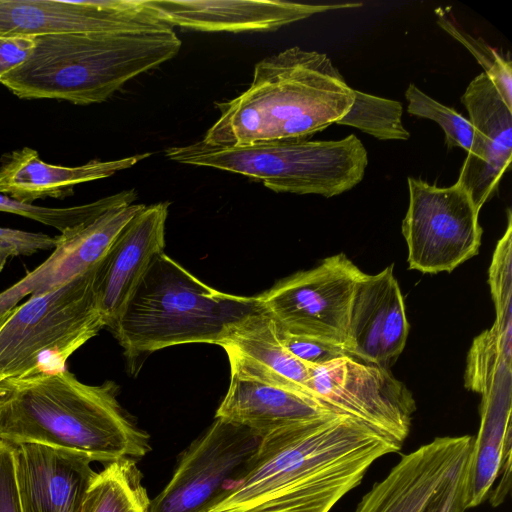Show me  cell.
Instances as JSON below:
<instances>
[{
    "label": "cell",
    "mask_w": 512,
    "mask_h": 512,
    "mask_svg": "<svg viewBox=\"0 0 512 512\" xmlns=\"http://www.w3.org/2000/svg\"><path fill=\"white\" fill-rule=\"evenodd\" d=\"M1 381H2V379H1V377H0V383H1Z\"/></svg>",
    "instance_id": "1f68e13d"
},
{
    "label": "cell",
    "mask_w": 512,
    "mask_h": 512,
    "mask_svg": "<svg viewBox=\"0 0 512 512\" xmlns=\"http://www.w3.org/2000/svg\"><path fill=\"white\" fill-rule=\"evenodd\" d=\"M171 27L204 32L274 31L312 15L362 3H295L272 0H143Z\"/></svg>",
    "instance_id": "ac0fdd59"
},
{
    "label": "cell",
    "mask_w": 512,
    "mask_h": 512,
    "mask_svg": "<svg viewBox=\"0 0 512 512\" xmlns=\"http://www.w3.org/2000/svg\"><path fill=\"white\" fill-rule=\"evenodd\" d=\"M408 333L409 323L393 265L374 275L363 273L349 311L345 346L351 357L385 366L403 351Z\"/></svg>",
    "instance_id": "2e32d148"
},
{
    "label": "cell",
    "mask_w": 512,
    "mask_h": 512,
    "mask_svg": "<svg viewBox=\"0 0 512 512\" xmlns=\"http://www.w3.org/2000/svg\"><path fill=\"white\" fill-rule=\"evenodd\" d=\"M57 243L58 236L0 227V272L10 257L54 249Z\"/></svg>",
    "instance_id": "f1b7e54d"
},
{
    "label": "cell",
    "mask_w": 512,
    "mask_h": 512,
    "mask_svg": "<svg viewBox=\"0 0 512 512\" xmlns=\"http://www.w3.org/2000/svg\"><path fill=\"white\" fill-rule=\"evenodd\" d=\"M279 334L287 350L308 365L319 366L341 357H351L343 344L312 336L293 334L280 328Z\"/></svg>",
    "instance_id": "83f0119b"
},
{
    "label": "cell",
    "mask_w": 512,
    "mask_h": 512,
    "mask_svg": "<svg viewBox=\"0 0 512 512\" xmlns=\"http://www.w3.org/2000/svg\"><path fill=\"white\" fill-rule=\"evenodd\" d=\"M97 265L9 313L0 325L2 380L65 370L68 358L106 327L94 288Z\"/></svg>",
    "instance_id": "52a82bcc"
},
{
    "label": "cell",
    "mask_w": 512,
    "mask_h": 512,
    "mask_svg": "<svg viewBox=\"0 0 512 512\" xmlns=\"http://www.w3.org/2000/svg\"><path fill=\"white\" fill-rule=\"evenodd\" d=\"M473 128V141L458 177L480 211L497 191L512 158V110L481 73L461 97Z\"/></svg>",
    "instance_id": "9a60e30c"
},
{
    "label": "cell",
    "mask_w": 512,
    "mask_h": 512,
    "mask_svg": "<svg viewBox=\"0 0 512 512\" xmlns=\"http://www.w3.org/2000/svg\"><path fill=\"white\" fill-rule=\"evenodd\" d=\"M137 192L125 190L98 199L96 201L71 207H43L20 202L0 193V212L12 213L46 226L57 229L60 233L91 220L111 207L124 203H134Z\"/></svg>",
    "instance_id": "cb8c5ba5"
},
{
    "label": "cell",
    "mask_w": 512,
    "mask_h": 512,
    "mask_svg": "<svg viewBox=\"0 0 512 512\" xmlns=\"http://www.w3.org/2000/svg\"><path fill=\"white\" fill-rule=\"evenodd\" d=\"M262 310L257 297L218 291L161 252L109 329L134 360L179 344L221 346L238 325Z\"/></svg>",
    "instance_id": "5b68a950"
},
{
    "label": "cell",
    "mask_w": 512,
    "mask_h": 512,
    "mask_svg": "<svg viewBox=\"0 0 512 512\" xmlns=\"http://www.w3.org/2000/svg\"><path fill=\"white\" fill-rule=\"evenodd\" d=\"M348 86L324 53L287 48L256 63L248 88L216 103L220 112L202 142L213 146L309 139L350 109Z\"/></svg>",
    "instance_id": "3957f363"
},
{
    "label": "cell",
    "mask_w": 512,
    "mask_h": 512,
    "mask_svg": "<svg viewBox=\"0 0 512 512\" xmlns=\"http://www.w3.org/2000/svg\"><path fill=\"white\" fill-rule=\"evenodd\" d=\"M402 113L398 101L353 89L352 105L336 124L354 127L379 140H407L410 133L402 123Z\"/></svg>",
    "instance_id": "d4e9b609"
},
{
    "label": "cell",
    "mask_w": 512,
    "mask_h": 512,
    "mask_svg": "<svg viewBox=\"0 0 512 512\" xmlns=\"http://www.w3.org/2000/svg\"><path fill=\"white\" fill-rule=\"evenodd\" d=\"M0 512H23L16 478L15 445L0 439Z\"/></svg>",
    "instance_id": "f546056e"
},
{
    "label": "cell",
    "mask_w": 512,
    "mask_h": 512,
    "mask_svg": "<svg viewBox=\"0 0 512 512\" xmlns=\"http://www.w3.org/2000/svg\"><path fill=\"white\" fill-rule=\"evenodd\" d=\"M151 154L146 152L110 161L91 160L80 166L69 167L46 163L36 150L24 147L3 159L0 193L30 204L47 197L64 198L73 193L75 186L110 177Z\"/></svg>",
    "instance_id": "7402d4cb"
},
{
    "label": "cell",
    "mask_w": 512,
    "mask_h": 512,
    "mask_svg": "<svg viewBox=\"0 0 512 512\" xmlns=\"http://www.w3.org/2000/svg\"><path fill=\"white\" fill-rule=\"evenodd\" d=\"M23 512H80L96 477L86 455L37 443L15 444Z\"/></svg>",
    "instance_id": "d6986e66"
},
{
    "label": "cell",
    "mask_w": 512,
    "mask_h": 512,
    "mask_svg": "<svg viewBox=\"0 0 512 512\" xmlns=\"http://www.w3.org/2000/svg\"><path fill=\"white\" fill-rule=\"evenodd\" d=\"M436 15L438 25L475 57L483 68V73L492 82L507 107L512 110L511 61L483 39L470 35L448 15L447 11L438 8Z\"/></svg>",
    "instance_id": "484cf974"
},
{
    "label": "cell",
    "mask_w": 512,
    "mask_h": 512,
    "mask_svg": "<svg viewBox=\"0 0 512 512\" xmlns=\"http://www.w3.org/2000/svg\"><path fill=\"white\" fill-rule=\"evenodd\" d=\"M405 97L409 114L435 121L442 128L448 149L460 147L469 152L473 141V128L468 119L434 100L414 84L408 86Z\"/></svg>",
    "instance_id": "4316f807"
},
{
    "label": "cell",
    "mask_w": 512,
    "mask_h": 512,
    "mask_svg": "<svg viewBox=\"0 0 512 512\" xmlns=\"http://www.w3.org/2000/svg\"><path fill=\"white\" fill-rule=\"evenodd\" d=\"M221 346L228 356L231 376L289 387L311 395L308 389L311 365L287 350L277 324L264 309L238 325Z\"/></svg>",
    "instance_id": "44dd1931"
},
{
    "label": "cell",
    "mask_w": 512,
    "mask_h": 512,
    "mask_svg": "<svg viewBox=\"0 0 512 512\" xmlns=\"http://www.w3.org/2000/svg\"><path fill=\"white\" fill-rule=\"evenodd\" d=\"M363 273L340 253L280 280L257 299L280 329L345 345L351 300Z\"/></svg>",
    "instance_id": "30bf717a"
},
{
    "label": "cell",
    "mask_w": 512,
    "mask_h": 512,
    "mask_svg": "<svg viewBox=\"0 0 512 512\" xmlns=\"http://www.w3.org/2000/svg\"><path fill=\"white\" fill-rule=\"evenodd\" d=\"M35 36H0V77L21 65L35 46Z\"/></svg>",
    "instance_id": "4dcf8cb0"
},
{
    "label": "cell",
    "mask_w": 512,
    "mask_h": 512,
    "mask_svg": "<svg viewBox=\"0 0 512 512\" xmlns=\"http://www.w3.org/2000/svg\"><path fill=\"white\" fill-rule=\"evenodd\" d=\"M473 437H437L403 455L354 512H466Z\"/></svg>",
    "instance_id": "ba28073f"
},
{
    "label": "cell",
    "mask_w": 512,
    "mask_h": 512,
    "mask_svg": "<svg viewBox=\"0 0 512 512\" xmlns=\"http://www.w3.org/2000/svg\"><path fill=\"white\" fill-rule=\"evenodd\" d=\"M409 205L402 222L409 269L422 273L451 272L478 253L482 228L479 210L456 181L437 187L407 178Z\"/></svg>",
    "instance_id": "9c48e42d"
},
{
    "label": "cell",
    "mask_w": 512,
    "mask_h": 512,
    "mask_svg": "<svg viewBox=\"0 0 512 512\" xmlns=\"http://www.w3.org/2000/svg\"><path fill=\"white\" fill-rule=\"evenodd\" d=\"M333 413L336 412L302 391L231 376L215 418L246 427L262 438L283 427Z\"/></svg>",
    "instance_id": "ffe728a7"
},
{
    "label": "cell",
    "mask_w": 512,
    "mask_h": 512,
    "mask_svg": "<svg viewBox=\"0 0 512 512\" xmlns=\"http://www.w3.org/2000/svg\"><path fill=\"white\" fill-rule=\"evenodd\" d=\"M142 478L133 458L108 463L90 484L80 512H149Z\"/></svg>",
    "instance_id": "603a6c76"
},
{
    "label": "cell",
    "mask_w": 512,
    "mask_h": 512,
    "mask_svg": "<svg viewBox=\"0 0 512 512\" xmlns=\"http://www.w3.org/2000/svg\"><path fill=\"white\" fill-rule=\"evenodd\" d=\"M260 441L248 428L215 418L181 453L149 512H205L243 476Z\"/></svg>",
    "instance_id": "8fae6325"
},
{
    "label": "cell",
    "mask_w": 512,
    "mask_h": 512,
    "mask_svg": "<svg viewBox=\"0 0 512 512\" xmlns=\"http://www.w3.org/2000/svg\"><path fill=\"white\" fill-rule=\"evenodd\" d=\"M169 205L167 201L145 205L98 263L94 288L106 327L113 325L155 256L164 252Z\"/></svg>",
    "instance_id": "e0dca14e"
},
{
    "label": "cell",
    "mask_w": 512,
    "mask_h": 512,
    "mask_svg": "<svg viewBox=\"0 0 512 512\" xmlns=\"http://www.w3.org/2000/svg\"><path fill=\"white\" fill-rule=\"evenodd\" d=\"M167 29L143 0H0V36Z\"/></svg>",
    "instance_id": "4fadbf2b"
},
{
    "label": "cell",
    "mask_w": 512,
    "mask_h": 512,
    "mask_svg": "<svg viewBox=\"0 0 512 512\" xmlns=\"http://www.w3.org/2000/svg\"><path fill=\"white\" fill-rule=\"evenodd\" d=\"M0 439L80 453L92 461L140 458L150 436L117 400V386L80 382L67 369L0 383Z\"/></svg>",
    "instance_id": "7a4b0ae2"
},
{
    "label": "cell",
    "mask_w": 512,
    "mask_h": 512,
    "mask_svg": "<svg viewBox=\"0 0 512 512\" xmlns=\"http://www.w3.org/2000/svg\"><path fill=\"white\" fill-rule=\"evenodd\" d=\"M308 389L334 412L351 416L400 444L409 435L415 400L385 366L348 356L311 365Z\"/></svg>",
    "instance_id": "7c38bea8"
},
{
    "label": "cell",
    "mask_w": 512,
    "mask_h": 512,
    "mask_svg": "<svg viewBox=\"0 0 512 512\" xmlns=\"http://www.w3.org/2000/svg\"><path fill=\"white\" fill-rule=\"evenodd\" d=\"M29 57L0 77L22 99L102 103L128 81L174 58L182 42L173 29L35 36Z\"/></svg>",
    "instance_id": "277c9868"
},
{
    "label": "cell",
    "mask_w": 512,
    "mask_h": 512,
    "mask_svg": "<svg viewBox=\"0 0 512 512\" xmlns=\"http://www.w3.org/2000/svg\"><path fill=\"white\" fill-rule=\"evenodd\" d=\"M168 159L261 181L277 193L333 197L359 184L368 154L354 134L340 140L273 141L241 146H213L202 141L165 149Z\"/></svg>",
    "instance_id": "8992f818"
},
{
    "label": "cell",
    "mask_w": 512,
    "mask_h": 512,
    "mask_svg": "<svg viewBox=\"0 0 512 512\" xmlns=\"http://www.w3.org/2000/svg\"><path fill=\"white\" fill-rule=\"evenodd\" d=\"M401 446L344 414L283 427L261 438L243 476L205 512H330Z\"/></svg>",
    "instance_id": "6da1fadb"
},
{
    "label": "cell",
    "mask_w": 512,
    "mask_h": 512,
    "mask_svg": "<svg viewBox=\"0 0 512 512\" xmlns=\"http://www.w3.org/2000/svg\"><path fill=\"white\" fill-rule=\"evenodd\" d=\"M144 206L116 205L60 233L54 251L42 264L0 292V325L24 297L50 292L94 268L123 227Z\"/></svg>",
    "instance_id": "5bb4252c"
}]
</instances>
